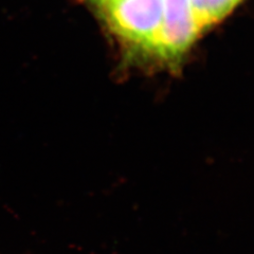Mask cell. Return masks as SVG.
<instances>
[{"label":"cell","mask_w":254,"mask_h":254,"mask_svg":"<svg viewBox=\"0 0 254 254\" xmlns=\"http://www.w3.org/2000/svg\"><path fill=\"white\" fill-rule=\"evenodd\" d=\"M203 31L190 0H162V21L152 64L176 66Z\"/></svg>","instance_id":"7a4b0ae2"},{"label":"cell","mask_w":254,"mask_h":254,"mask_svg":"<svg viewBox=\"0 0 254 254\" xmlns=\"http://www.w3.org/2000/svg\"><path fill=\"white\" fill-rule=\"evenodd\" d=\"M243 0H190L203 30L216 25L231 13Z\"/></svg>","instance_id":"3957f363"},{"label":"cell","mask_w":254,"mask_h":254,"mask_svg":"<svg viewBox=\"0 0 254 254\" xmlns=\"http://www.w3.org/2000/svg\"><path fill=\"white\" fill-rule=\"evenodd\" d=\"M94 3L127 54L152 64L162 21V0H97Z\"/></svg>","instance_id":"6da1fadb"},{"label":"cell","mask_w":254,"mask_h":254,"mask_svg":"<svg viewBox=\"0 0 254 254\" xmlns=\"http://www.w3.org/2000/svg\"><path fill=\"white\" fill-rule=\"evenodd\" d=\"M92 1H93V2H94V1H95V0H92Z\"/></svg>","instance_id":"277c9868"}]
</instances>
